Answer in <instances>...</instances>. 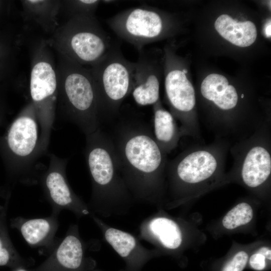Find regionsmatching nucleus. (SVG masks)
<instances>
[{"label":"nucleus","mask_w":271,"mask_h":271,"mask_svg":"<svg viewBox=\"0 0 271 271\" xmlns=\"http://www.w3.org/2000/svg\"><path fill=\"white\" fill-rule=\"evenodd\" d=\"M108 133L120 172L142 189H151L166 171L167 156L156 141L153 131L139 116L121 108Z\"/></svg>","instance_id":"nucleus-1"},{"label":"nucleus","mask_w":271,"mask_h":271,"mask_svg":"<svg viewBox=\"0 0 271 271\" xmlns=\"http://www.w3.org/2000/svg\"><path fill=\"white\" fill-rule=\"evenodd\" d=\"M39 125L34 115L24 113L10 124L0 136V154L4 162L6 184L5 197L10 196L17 183L35 184L41 171L36 164L44 153L40 142Z\"/></svg>","instance_id":"nucleus-2"},{"label":"nucleus","mask_w":271,"mask_h":271,"mask_svg":"<svg viewBox=\"0 0 271 271\" xmlns=\"http://www.w3.org/2000/svg\"><path fill=\"white\" fill-rule=\"evenodd\" d=\"M120 46L119 42H114L109 51L95 62L93 83L101 127L117 118L123 100L132 89L135 63L124 57Z\"/></svg>","instance_id":"nucleus-3"},{"label":"nucleus","mask_w":271,"mask_h":271,"mask_svg":"<svg viewBox=\"0 0 271 271\" xmlns=\"http://www.w3.org/2000/svg\"><path fill=\"white\" fill-rule=\"evenodd\" d=\"M232 142L215 138L210 144L195 142L167 161L166 171L183 185L197 186L221 174Z\"/></svg>","instance_id":"nucleus-4"},{"label":"nucleus","mask_w":271,"mask_h":271,"mask_svg":"<svg viewBox=\"0 0 271 271\" xmlns=\"http://www.w3.org/2000/svg\"><path fill=\"white\" fill-rule=\"evenodd\" d=\"M233 170L243 184L255 189L264 185L271 174V122L267 119L249 136L235 142L229 149Z\"/></svg>","instance_id":"nucleus-5"},{"label":"nucleus","mask_w":271,"mask_h":271,"mask_svg":"<svg viewBox=\"0 0 271 271\" xmlns=\"http://www.w3.org/2000/svg\"><path fill=\"white\" fill-rule=\"evenodd\" d=\"M106 24L120 39L138 52L163 35L165 21L161 14L149 6L122 11L106 19Z\"/></svg>","instance_id":"nucleus-6"},{"label":"nucleus","mask_w":271,"mask_h":271,"mask_svg":"<svg viewBox=\"0 0 271 271\" xmlns=\"http://www.w3.org/2000/svg\"><path fill=\"white\" fill-rule=\"evenodd\" d=\"M65 96L69 111L68 119L86 136L101 127L97 94L93 82L85 74L74 72L66 78Z\"/></svg>","instance_id":"nucleus-7"},{"label":"nucleus","mask_w":271,"mask_h":271,"mask_svg":"<svg viewBox=\"0 0 271 271\" xmlns=\"http://www.w3.org/2000/svg\"><path fill=\"white\" fill-rule=\"evenodd\" d=\"M165 85L171 113L180 123L181 137H189L195 142L204 143L200 122L194 113L195 90L186 74L178 69L169 70L166 74Z\"/></svg>","instance_id":"nucleus-8"},{"label":"nucleus","mask_w":271,"mask_h":271,"mask_svg":"<svg viewBox=\"0 0 271 271\" xmlns=\"http://www.w3.org/2000/svg\"><path fill=\"white\" fill-rule=\"evenodd\" d=\"M67 160L51 155L48 167L42 171L38 182L44 195L52 208V213L59 215L64 209L78 211L81 204L67 180Z\"/></svg>","instance_id":"nucleus-9"},{"label":"nucleus","mask_w":271,"mask_h":271,"mask_svg":"<svg viewBox=\"0 0 271 271\" xmlns=\"http://www.w3.org/2000/svg\"><path fill=\"white\" fill-rule=\"evenodd\" d=\"M132 95L139 105H154L160 99V78L155 54L149 49L139 52L134 63Z\"/></svg>","instance_id":"nucleus-10"},{"label":"nucleus","mask_w":271,"mask_h":271,"mask_svg":"<svg viewBox=\"0 0 271 271\" xmlns=\"http://www.w3.org/2000/svg\"><path fill=\"white\" fill-rule=\"evenodd\" d=\"M58 217V215L52 213L49 216L39 218L18 216L11 219V226L19 231L30 246L51 253L60 241L56 238Z\"/></svg>","instance_id":"nucleus-11"},{"label":"nucleus","mask_w":271,"mask_h":271,"mask_svg":"<svg viewBox=\"0 0 271 271\" xmlns=\"http://www.w3.org/2000/svg\"><path fill=\"white\" fill-rule=\"evenodd\" d=\"M83 247L79 238L69 230L50 253L49 257L35 271H76L83 260Z\"/></svg>","instance_id":"nucleus-12"},{"label":"nucleus","mask_w":271,"mask_h":271,"mask_svg":"<svg viewBox=\"0 0 271 271\" xmlns=\"http://www.w3.org/2000/svg\"><path fill=\"white\" fill-rule=\"evenodd\" d=\"M114 42L102 30H85L74 34L70 45L74 54L84 62H96L110 49Z\"/></svg>","instance_id":"nucleus-13"},{"label":"nucleus","mask_w":271,"mask_h":271,"mask_svg":"<svg viewBox=\"0 0 271 271\" xmlns=\"http://www.w3.org/2000/svg\"><path fill=\"white\" fill-rule=\"evenodd\" d=\"M153 134L157 143L167 155L176 149L182 137L176 118L165 108L160 100L153 105Z\"/></svg>","instance_id":"nucleus-14"},{"label":"nucleus","mask_w":271,"mask_h":271,"mask_svg":"<svg viewBox=\"0 0 271 271\" xmlns=\"http://www.w3.org/2000/svg\"><path fill=\"white\" fill-rule=\"evenodd\" d=\"M214 26L223 38L239 47L249 46L256 38V28L251 21L238 22L229 16L223 14L217 19Z\"/></svg>","instance_id":"nucleus-15"},{"label":"nucleus","mask_w":271,"mask_h":271,"mask_svg":"<svg viewBox=\"0 0 271 271\" xmlns=\"http://www.w3.org/2000/svg\"><path fill=\"white\" fill-rule=\"evenodd\" d=\"M57 86L56 75L52 66L41 62L36 64L31 74L30 93L35 102H42L55 91Z\"/></svg>","instance_id":"nucleus-16"},{"label":"nucleus","mask_w":271,"mask_h":271,"mask_svg":"<svg viewBox=\"0 0 271 271\" xmlns=\"http://www.w3.org/2000/svg\"><path fill=\"white\" fill-rule=\"evenodd\" d=\"M10 198L0 205V266L15 269L24 266L26 260L19 254L10 238L7 224V214Z\"/></svg>","instance_id":"nucleus-17"},{"label":"nucleus","mask_w":271,"mask_h":271,"mask_svg":"<svg viewBox=\"0 0 271 271\" xmlns=\"http://www.w3.org/2000/svg\"><path fill=\"white\" fill-rule=\"evenodd\" d=\"M149 228L166 248L176 249L182 243L181 231L177 223L170 219L165 217L155 218L150 222Z\"/></svg>","instance_id":"nucleus-18"},{"label":"nucleus","mask_w":271,"mask_h":271,"mask_svg":"<svg viewBox=\"0 0 271 271\" xmlns=\"http://www.w3.org/2000/svg\"><path fill=\"white\" fill-rule=\"evenodd\" d=\"M105 237L116 252L122 257L128 256L136 246V240L132 235L115 228L107 229Z\"/></svg>","instance_id":"nucleus-19"},{"label":"nucleus","mask_w":271,"mask_h":271,"mask_svg":"<svg viewBox=\"0 0 271 271\" xmlns=\"http://www.w3.org/2000/svg\"><path fill=\"white\" fill-rule=\"evenodd\" d=\"M253 217L251 206L245 202L238 204L225 215L222 220L223 226L233 229L249 223Z\"/></svg>","instance_id":"nucleus-20"},{"label":"nucleus","mask_w":271,"mask_h":271,"mask_svg":"<svg viewBox=\"0 0 271 271\" xmlns=\"http://www.w3.org/2000/svg\"><path fill=\"white\" fill-rule=\"evenodd\" d=\"M248 259V255L246 252L239 251L225 265L222 271H242L247 263Z\"/></svg>","instance_id":"nucleus-21"},{"label":"nucleus","mask_w":271,"mask_h":271,"mask_svg":"<svg viewBox=\"0 0 271 271\" xmlns=\"http://www.w3.org/2000/svg\"><path fill=\"white\" fill-rule=\"evenodd\" d=\"M249 264L253 269L261 270L266 266L265 258L261 254L256 252L250 256Z\"/></svg>","instance_id":"nucleus-22"},{"label":"nucleus","mask_w":271,"mask_h":271,"mask_svg":"<svg viewBox=\"0 0 271 271\" xmlns=\"http://www.w3.org/2000/svg\"><path fill=\"white\" fill-rule=\"evenodd\" d=\"M262 255L265 258L271 259V250L266 247H262L260 248L257 252Z\"/></svg>","instance_id":"nucleus-23"},{"label":"nucleus","mask_w":271,"mask_h":271,"mask_svg":"<svg viewBox=\"0 0 271 271\" xmlns=\"http://www.w3.org/2000/svg\"><path fill=\"white\" fill-rule=\"evenodd\" d=\"M270 28V20H269V21L265 24L264 29L265 35L267 38L270 37L271 36Z\"/></svg>","instance_id":"nucleus-24"},{"label":"nucleus","mask_w":271,"mask_h":271,"mask_svg":"<svg viewBox=\"0 0 271 271\" xmlns=\"http://www.w3.org/2000/svg\"><path fill=\"white\" fill-rule=\"evenodd\" d=\"M14 271H29V270L24 268V266H21V267L14 269Z\"/></svg>","instance_id":"nucleus-25"},{"label":"nucleus","mask_w":271,"mask_h":271,"mask_svg":"<svg viewBox=\"0 0 271 271\" xmlns=\"http://www.w3.org/2000/svg\"><path fill=\"white\" fill-rule=\"evenodd\" d=\"M4 122L3 121V118L0 117V127L3 125Z\"/></svg>","instance_id":"nucleus-26"},{"label":"nucleus","mask_w":271,"mask_h":271,"mask_svg":"<svg viewBox=\"0 0 271 271\" xmlns=\"http://www.w3.org/2000/svg\"><path fill=\"white\" fill-rule=\"evenodd\" d=\"M31 3H38V2H41V1H29Z\"/></svg>","instance_id":"nucleus-27"}]
</instances>
